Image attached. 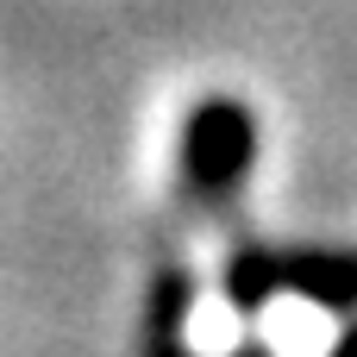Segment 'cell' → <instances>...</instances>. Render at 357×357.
<instances>
[{
  "label": "cell",
  "instance_id": "cell-1",
  "mask_svg": "<svg viewBox=\"0 0 357 357\" xmlns=\"http://www.w3.org/2000/svg\"><path fill=\"white\" fill-rule=\"evenodd\" d=\"M251 113L238 100H201L188 113V132H182V201L188 207H226L232 188L245 182V163H251Z\"/></svg>",
  "mask_w": 357,
  "mask_h": 357
},
{
  "label": "cell",
  "instance_id": "cell-2",
  "mask_svg": "<svg viewBox=\"0 0 357 357\" xmlns=\"http://www.w3.org/2000/svg\"><path fill=\"white\" fill-rule=\"evenodd\" d=\"M276 282L307 295L314 307L326 314H345L357 307V257H339V251H295V257H276Z\"/></svg>",
  "mask_w": 357,
  "mask_h": 357
},
{
  "label": "cell",
  "instance_id": "cell-3",
  "mask_svg": "<svg viewBox=\"0 0 357 357\" xmlns=\"http://www.w3.org/2000/svg\"><path fill=\"white\" fill-rule=\"evenodd\" d=\"M326 357H357V326H351V333H345V339H339V345H333Z\"/></svg>",
  "mask_w": 357,
  "mask_h": 357
}]
</instances>
